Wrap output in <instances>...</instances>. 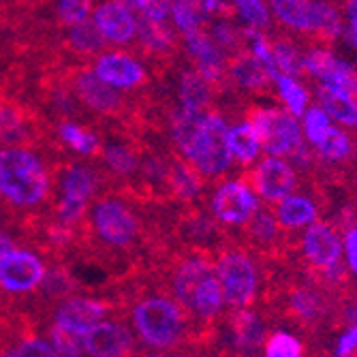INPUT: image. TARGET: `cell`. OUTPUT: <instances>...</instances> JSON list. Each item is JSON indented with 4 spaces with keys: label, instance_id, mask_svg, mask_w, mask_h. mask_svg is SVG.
I'll list each match as a JSON object with an SVG mask.
<instances>
[{
    "label": "cell",
    "instance_id": "6da1fadb",
    "mask_svg": "<svg viewBox=\"0 0 357 357\" xmlns=\"http://www.w3.org/2000/svg\"><path fill=\"white\" fill-rule=\"evenodd\" d=\"M103 291L116 300L118 312L131 326L139 355L216 353L214 344L199 332L192 317L154 270L133 268Z\"/></svg>",
    "mask_w": 357,
    "mask_h": 357
},
{
    "label": "cell",
    "instance_id": "7a4b0ae2",
    "mask_svg": "<svg viewBox=\"0 0 357 357\" xmlns=\"http://www.w3.org/2000/svg\"><path fill=\"white\" fill-rule=\"evenodd\" d=\"M214 264L225 296V312L252 306L261 291L259 257L231 238L214 252Z\"/></svg>",
    "mask_w": 357,
    "mask_h": 357
},
{
    "label": "cell",
    "instance_id": "3957f363",
    "mask_svg": "<svg viewBox=\"0 0 357 357\" xmlns=\"http://www.w3.org/2000/svg\"><path fill=\"white\" fill-rule=\"evenodd\" d=\"M227 135H229V120L225 118L222 112L210 109L197 137L184 154V158L199 172L208 186L216 184L222 178H229V174L240 169V165L234 163Z\"/></svg>",
    "mask_w": 357,
    "mask_h": 357
},
{
    "label": "cell",
    "instance_id": "277c9868",
    "mask_svg": "<svg viewBox=\"0 0 357 357\" xmlns=\"http://www.w3.org/2000/svg\"><path fill=\"white\" fill-rule=\"evenodd\" d=\"M137 32L131 50L144 60L154 79H163L184 56V37L174 22L150 20L135 13Z\"/></svg>",
    "mask_w": 357,
    "mask_h": 357
},
{
    "label": "cell",
    "instance_id": "5b68a950",
    "mask_svg": "<svg viewBox=\"0 0 357 357\" xmlns=\"http://www.w3.org/2000/svg\"><path fill=\"white\" fill-rule=\"evenodd\" d=\"M242 120H246L259 137V144L272 156H289L302 146V131L296 116L278 103L274 107H261L250 101L244 107Z\"/></svg>",
    "mask_w": 357,
    "mask_h": 357
},
{
    "label": "cell",
    "instance_id": "8992f818",
    "mask_svg": "<svg viewBox=\"0 0 357 357\" xmlns=\"http://www.w3.org/2000/svg\"><path fill=\"white\" fill-rule=\"evenodd\" d=\"M45 259L28 246L0 257V304H26L45 276Z\"/></svg>",
    "mask_w": 357,
    "mask_h": 357
},
{
    "label": "cell",
    "instance_id": "52a82bcc",
    "mask_svg": "<svg viewBox=\"0 0 357 357\" xmlns=\"http://www.w3.org/2000/svg\"><path fill=\"white\" fill-rule=\"evenodd\" d=\"M90 67L107 84L120 88L122 92L137 94L154 84L150 69L144 60L128 47H107L90 60Z\"/></svg>",
    "mask_w": 357,
    "mask_h": 357
},
{
    "label": "cell",
    "instance_id": "ba28073f",
    "mask_svg": "<svg viewBox=\"0 0 357 357\" xmlns=\"http://www.w3.org/2000/svg\"><path fill=\"white\" fill-rule=\"evenodd\" d=\"M206 204L216 220L234 231L250 218V214L259 206V197L242 178L229 176L206 188Z\"/></svg>",
    "mask_w": 357,
    "mask_h": 357
},
{
    "label": "cell",
    "instance_id": "9c48e42d",
    "mask_svg": "<svg viewBox=\"0 0 357 357\" xmlns=\"http://www.w3.org/2000/svg\"><path fill=\"white\" fill-rule=\"evenodd\" d=\"M176 236L178 242L184 246L204 248L210 252H216L222 244H227L234 238L231 231L222 227L216 220V216L210 212L206 199L190 206H178Z\"/></svg>",
    "mask_w": 357,
    "mask_h": 357
},
{
    "label": "cell",
    "instance_id": "30bf717a",
    "mask_svg": "<svg viewBox=\"0 0 357 357\" xmlns=\"http://www.w3.org/2000/svg\"><path fill=\"white\" fill-rule=\"evenodd\" d=\"M240 178L259 199L268 204H276L300 188V174L296 172V167L272 154L261 158L259 163L255 160L250 167H244L240 172Z\"/></svg>",
    "mask_w": 357,
    "mask_h": 357
},
{
    "label": "cell",
    "instance_id": "8fae6325",
    "mask_svg": "<svg viewBox=\"0 0 357 357\" xmlns=\"http://www.w3.org/2000/svg\"><path fill=\"white\" fill-rule=\"evenodd\" d=\"M114 312H118L116 300L105 291L94 296L77 294L56 304L47 317V323H54V326H60L69 332L86 334L94 323L107 319Z\"/></svg>",
    "mask_w": 357,
    "mask_h": 357
},
{
    "label": "cell",
    "instance_id": "7c38bea8",
    "mask_svg": "<svg viewBox=\"0 0 357 357\" xmlns=\"http://www.w3.org/2000/svg\"><path fill=\"white\" fill-rule=\"evenodd\" d=\"M174 94L178 105L190 112H210L216 109L218 94L214 86L195 69V64L186 58V54L178 60L176 67L163 77Z\"/></svg>",
    "mask_w": 357,
    "mask_h": 357
},
{
    "label": "cell",
    "instance_id": "4fadbf2b",
    "mask_svg": "<svg viewBox=\"0 0 357 357\" xmlns=\"http://www.w3.org/2000/svg\"><path fill=\"white\" fill-rule=\"evenodd\" d=\"M342 259V234L330 218L312 220L300 242V264L310 270H328Z\"/></svg>",
    "mask_w": 357,
    "mask_h": 357
},
{
    "label": "cell",
    "instance_id": "5bb4252c",
    "mask_svg": "<svg viewBox=\"0 0 357 357\" xmlns=\"http://www.w3.org/2000/svg\"><path fill=\"white\" fill-rule=\"evenodd\" d=\"M84 351L86 355H96V357L139 355L133 330L120 312H114L107 319L94 323L84 334Z\"/></svg>",
    "mask_w": 357,
    "mask_h": 357
},
{
    "label": "cell",
    "instance_id": "9a60e30c",
    "mask_svg": "<svg viewBox=\"0 0 357 357\" xmlns=\"http://www.w3.org/2000/svg\"><path fill=\"white\" fill-rule=\"evenodd\" d=\"M229 77L236 90L250 101L261 99V96L280 101L278 88H274L276 84L274 77L264 69V64L255 58L250 47L229 58Z\"/></svg>",
    "mask_w": 357,
    "mask_h": 357
},
{
    "label": "cell",
    "instance_id": "2e32d148",
    "mask_svg": "<svg viewBox=\"0 0 357 357\" xmlns=\"http://www.w3.org/2000/svg\"><path fill=\"white\" fill-rule=\"evenodd\" d=\"M50 137L64 154L73 156V158L94 160L101 152V131L99 128L75 122V120L50 122Z\"/></svg>",
    "mask_w": 357,
    "mask_h": 357
},
{
    "label": "cell",
    "instance_id": "e0dca14e",
    "mask_svg": "<svg viewBox=\"0 0 357 357\" xmlns=\"http://www.w3.org/2000/svg\"><path fill=\"white\" fill-rule=\"evenodd\" d=\"M112 47L94 20L86 17L60 30V52L67 62H90L96 54Z\"/></svg>",
    "mask_w": 357,
    "mask_h": 357
},
{
    "label": "cell",
    "instance_id": "ac0fdd59",
    "mask_svg": "<svg viewBox=\"0 0 357 357\" xmlns=\"http://www.w3.org/2000/svg\"><path fill=\"white\" fill-rule=\"evenodd\" d=\"M92 20L112 47L131 50L137 32V20L133 11H128L126 7L116 3V0H105L103 5L94 9Z\"/></svg>",
    "mask_w": 357,
    "mask_h": 357
},
{
    "label": "cell",
    "instance_id": "d6986e66",
    "mask_svg": "<svg viewBox=\"0 0 357 357\" xmlns=\"http://www.w3.org/2000/svg\"><path fill=\"white\" fill-rule=\"evenodd\" d=\"M274 208V214H276V220L278 225L282 227V231L287 234H304L306 227L319 218L321 210L317 206V202L310 197V195H298L291 192L287 197H282L280 202L272 204Z\"/></svg>",
    "mask_w": 357,
    "mask_h": 357
},
{
    "label": "cell",
    "instance_id": "ffe728a7",
    "mask_svg": "<svg viewBox=\"0 0 357 357\" xmlns=\"http://www.w3.org/2000/svg\"><path fill=\"white\" fill-rule=\"evenodd\" d=\"M314 152L321 163L332 167H347L357 158V137L330 124L321 142L314 144Z\"/></svg>",
    "mask_w": 357,
    "mask_h": 357
},
{
    "label": "cell",
    "instance_id": "44dd1931",
    "mask_svg": "<svg viewBox=\"0 0 357 357\" xmlns=\"http://www.w3.org/2000/svg\"><path fill=\"white\" fill-rule=\"evenodd\" d=\"M312 90L317 96V105L326 109L330 118L344 124L349 131H357V99L355 96L332 90L323 84H312Z\"/></svg>",
    "mask_w": 357,
    "mask_h": 357
},
{
    "label": "cell",
    "instance_id": "7402d4cb",
    "mask_svg": "<svg viewBox=\"0 0 357 357\" xmlns=\"http://www.w3.org/2000/svg\"><path fill=\"white\" fill-rule=\"evenodd\" d=\"M206 32L210 39L225 52L227 58H231L244 50H248V35L246 28H242L236 17H210Z\"/></svg>",
    "mask_w": 357,
    "mask_h": 357
},
{
    "label": "cell",
    "instance_id": "603a6c76",
    "mask_svg": "<svg viewBox=\"0 0 357 357\" xmlns=\"http://www.w3.org/2000/svg\"><path fill=\"white\" fill-rule=\"evenodd\" d=\"M92 5L94 0H45L35 9V13L60 28H67L90 17Z\"/></svg>",
    "mask_w": 357,
    "mask_h": 357
},
{
    "label": "cell",
    "instance_id": "cb8c5ba5",
    "mask_svg": "<svg viewBox=\"0 0 357 357\" xmlns=\"http://www.w3.org/2000/svg\"><path fill=\"white\" fill-rule=\"evenodd\" d=\"M227 142H229V152L234 156V163L240 165L242 169L250 167L259 158V152H261V144H259L255 128L246 120H240L236 122L234 128H229Z\"/></svg>",
    "mask_w": 357,
    "mask_h": 357
},
{
    "label": "cell",
    "instance_id": "d4e9b609",
    "mask_svg": "<svg viewBox=\"0 0 357 357\" xmlns=\"http://www.w3.org/2000/svg\"><path fill=\"white\" fill-rule=\"evenodd\" d=\"M172 20L180 35L186 37L197 30H206L210 15L202 7L192 5L190 0H172Z\"/></svg>",
    "mask_w": 357,
    "mask_h": 357
},
{
    "label": "cell",
    "instance_id": "484cf974",
    "mask_svg": "<svg viewBox=\"0 0 357 357\" xmlns=\"http://www.w3.org/2000/svg\"><path fill=\"white\" fill-rule=\"evenodd\" d=\"M276 88H278V96H280V101L284 103V107L296 118L304 116L308 99H310L308 88L302 82H298L296 77H289V75H278L276 77Z\"/></svg>",
    "mask_w": 357,
    "mask_h": 357
},
{
    "label": "cell",
    "instance_id": "4316f807",
    "mask_svg": "<svg viewBox=\"0 0 357 357\" xmlns=\"http://www.w3.org/2000/svg\"><path fill=\"white\" fill-rule=\"evenodd\" d=\"M45 338L52 342L56 355H86L84 351V334L77 332H69L60 326H54V323H47L45 326Z\"/></svg>",
    "mask_w": 357,
    "mask_h": 357
},
{
    "label": "cell",
    "instance_id": "83f0119b",
    "mask_svg": "<svg viewBox=\"0 0 357 357\" xmlns=\"http://www.w3.org/2000/svg\"><path fill=\"white\" fill-rule=\"evenodd\" d=\"M264 353L270 357H300V355H308V347L298 336L276 330L270 332V336L266 338Z\"/></svg>",
    "mask_w": 357,
    "mask_h": 357
},
{
    "label": "cell",
    "instance_id": "f1b7e54d",
    "mask_svg": "<svg viewBox=\"0 0 357 357\" xmlns=\"http://www.w3.org/2000/svg\"><path fill=\"white\" fill-rule=\"evenodd\" d=\"M231 5L236 7L238 17H242V22L246 26L259 28V30L272 28V20H270L266 0H231Z\"/></svg>",
    "mask_w": 357,
    "mask_h": 357
},
{
    "label": "cell",
    "instance_id": "f546056e",
    "mask_svg": "<svg viewBox=\"0 0 357 357\" xmlns=\"http://www.w3.org/2000/svg\"><path fill=\"white\" fill-rule=\"evenodd\" d=\"M330 126V114L323 109V107H310L308 112H304V133L308 144H319L321 137L326 135Z\"/></svg>",
    "mask_w": 357,
    "mask_h": 357
},
{
    "label": "cell",
    "instance_id": "4dcf8cb0",
    "mask_svg": "<svg viewBox=\"0 0 357 357\" xmlns=\"http://www.w3.org/2000/svg\"><path fill=\"white\" fill-rule=\"evenodd\" d=\"M137 13L158 20V22H169L172 17V0H135Z\"/></svg>",
    "mask_w": 357,
    "mask_h": 357
},
{
    "label": "cell",
    "instance_id": "1f68e13d",
    "mask_svg": "<svg viewBox=\"0 0 357 357\" xmlns=\"http://www.w3.org/2000/svg\"><path fill=\"white\" fill-rule=\"evenodd\" d=\"M342 248H344L347 264H349L351 272L357 276V225L349 227V229L342 234Z\"/></svg>",
    "mask_w": 357,
    "mask_h": 357
},
{
    "label": "cell",
    "instance_id": "d6a6232c",
    "mask_svg": "<svg viewBox=\"0 0 357 357\" xmlns=\"http://www.w3.org/2000/svg\"><path fill=\"white\" fill-rule=\"evenodd\" d=\"M336 355H357V326H349L336 344Z\"/></svg>",
    "mask_w": 357,
    "mask_h": 357
},
{
    "label": "cell",
    "instance_id": "836d02e7",
    "mask_svg": "<svg viewBox=\"0 0 357 357\" xmlns=\"http://www.w3.org/2000/svg\"><path fill=\"white\" fill-rule=\"evenodd\" d=\"M344 20L357 35V0H344Z\"/></svg>",
    "mask_w": 357,
    "mask_h": 357
},
{
    "label": "cell",
    "instance_id": "e575fe53",
    "mask_svg": "<svg viewBox=\"0 0 357 357\" xmlns=\"http://www.w3.org/2000/svg\"><path fill=\"white\" fill-rule=\"evenodd\" d=\"M15 246H20V242L11 231H5V229L0 231V257H3L5 252H9V250H13Z\"/></svg>",
    "mask_w": 357,
    "mask_h": 357
},
{
    "label": "cell",
    "instance_id": "d590c367",
    "mask_svg": "<svg viewBox=\"0 0 357 357\" xmlns=\"http://www.w3.org/2000/svg\"><path fill=\"white\" fill-rule=\"evenodd\" d=\"M116 3H120V5H122V7H126L128 11L137 13V3H135V0H116Z\"/></svg>",
    "mask_w": 357,
    "mask_h": 357
},
{
    "label": "cell",
    "instance_id": "8d00e7d4",
    "mask_svg": "<svg viewBox=\"0 0 357 357\" xmlns=\"http://www.w3.org/2000/svg\"><path fill=\"white\" fill-rule=\"evenodd\" d=\"M328 3H332V5H344V0H328Z\"/></svg>",
    "mask_w": 357,
    "mask_h": 357
},
{
    "label": "cell",
    "instance_id": "74e56055",
    "mask_svg": "<svg viewBox=\"0 0 357 357\" xmlns=\"http://www.w3.org/2000/svg\"><path fill=\"white\" fill-rule=\"evenodd\" d=\"M0 231H3V220H0Z\"/></svg>",
    "mask_w": 357,
    "mask_h": 357
},
{
    "label": "cell",
    "instance_id": "f35d334b",
    "mask_svg": "<svg viewBox=\"0 0 357 357\" xmlns=\"http://www.w3.org/2000/svg\"><path fill=\"white\" fill-rule=\"evenodd\" d=\"M353 135H355V133H353ZM355 137H357V135H355ZM355 169H357V163H355Z\"/></svg>",
    "mask_w": 357,
    "mask_h": 357
}]
</instances>
